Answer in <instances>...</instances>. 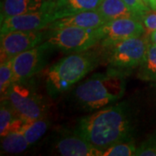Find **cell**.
<instances>
[{
  "mask_svg": "<svg viewBox=\"0 0 156 156\" xmlns=\"http://www.w3.org/2000/svg\"><path fill=\"white\" fill-rule=\"evenodd\" d=\"M134 116L128 101L108 105L79 119L75 133L100 149L133 140Z\"/></svg>",
  "mask_w": 156,
  "mask_h": 156,
  "instance_id": "obj_1",
  "label": "cell"
},
{
  "mask_svg": "<svg viewBox=\"0 0 156 156\" xmlns=\"http://www.w3.org/2000/svg\"><path fill=\"white\" fill-rule=\"evenodd\" d=\"M128 76V73L112 68L105 72L95 73L76 88L75 100L88 110L111 105L125 94Z\"/></svg>",
  "mask_w": 156,
  "mask_h": 156,
  "instance_id": "obj_2",
  "label": "cell"
},
{
  "mask_svg": "<svg viewBox=\"0 0 156 156\" xmlns=\"http://www.w3.org/2000/svg\"><path fill=\"white\" fill-rule=\"evenodd\" d=\"M99 56L91 51L71 53L49 69L46 90L51 98H56L77 83L99 63Z\"/></svg>",
  "mask_w": 156,
  "mask_h": 156,
  "instance_id": "obj_3",
  "label": "cell"
},
{
  "mask_svg": "<svg viewBox=\"0 0 156 156\" xmlns=\"http://www.w3.org/2000/svg\"><path fill=\"white\" fill-rule=\"evenodd\" d=\"M8 101L18 115L26 122L45 117L46 102L37 92L32 79L15 82L2 96Z\"/></svg>",
  "mask_w": 156,
  "mask_h": 156,
  "instance_id": "obj_4",
  "label": "cell"
},
{
  "mask_svg": "<svg viewBox=\"0 0 156 156\" xmlns=\"http://www.w3.org/2000/svg\"><path fill=\"white\" fill-rule=\"evenodd\" d=\"M102 38L101 28L84 29L77 27L48 30L45 40L55 50L64 53H76L89 50Z\"/></svg>",
  "mask_w": 156,
  "mask_h": 156,
  "instance_id": "obj_5",
  "label": "cell"
},
{
  "mask_svg": "<svg viewBox=\"0 0 156 156\" xmlns=\"http://www.w3.org/2000/svg\"><path fill=\"white\" fill-rule=\"evenodd\" d=\"M148 43L142 37H132L119 41L103 47L108 68L129 74L131 70L140 67L146 57Z\"/></svg>",
  "mask_w": 156,
  "mask_h": 156,
  "instance_id": "obj_6",
  "label": "cell"
},
{
  "mask_svg": "<svg viewBox=\"0 0 156 156\" xmlns=\"http://www.w3.org/2000/svg\"><path fill=\"white\" fill-rule=\"evenodd\" d=\"M55 49L44 41L42 44L12 58L14 83L28 80L40 72L48 63Z\"/></svg>",
  "mask_w": 156,
  "mask_h": 156,
  "instance_id": "obj_7",
  "label": "cell"
},
{
  "mask_svg": "<svg viewBox=\"0 0 156 156\" xmlns=\"http://www.w3.org/2000/svg\"><path fill=\"white\" fill-rule=\"evenodd\" d=\"M46 32L40 30H14L1 35V62L12 59L17 55L42 44Z\"/></svg>",
  "mask_w": 156,
  "mask_h": 156,
  "instance_id": "obj_8",
  "label": "cell"
},
{
  "mask_svg": "<svg viewBox=\"0 0 156 156\" xmlns=\"http://www.w3.org/2000/svg\"><path fill=\"white\" fill-rule=\"evenodd\" d=\"M52 0L44 10L36 12L6 17L1 20V35L14 30H40L48 28L55 21L51 12Z\"/></svg>",
  "mask_w": 156,
  "mask_h": 156,
  "instance_id": "obj_9",
  "label": "cell"
},
{
  "mask_svg": "<svg viewBox=\"0 0 156 156\" xmlns=\"http://www.w3.org/2000/svg\"><path fill=\"white\" fill-rule=\"evenodd\" d=\"M102 47L113 44L119 41L132 37H139L145 33V26L134 18H120L108 22L101 26Z\"/></svg>",
  "mask_w": 156,
  "mask_h": 156,
  "instance_id": "obj_10",
  "label": "cell"
},
{
  "mask_svg": "<svg viewBox=\"0 0 156 156\" xmlns=\"http://www.w3.org/2000/svg\"><path fill=\"white\" fill-rule=\"evenodd\" d=\"M55 148L60 155L63 156H99L103 154L102 149L92 145L75 132L60 137Z\"/></svg>",
  "mask_w": 156,
  "mask_h": 156,
  "instance_id": "obj_11",
  "label": "cell"
},
{
  "mask_svg": "<svg viewBox=\"0 0 156 156\" xmlns=\"http://www.w3.org/2000/svg\"><path fill=\"white\" fill-rule=\"evenodd\" d=\"M108 22L98 10L83 11L72 16L62 17L52 22L48 26V30L77 27L84 29H97Z\"/></svg>",
  "mask_w": 156,
  "mask_h": 156,
  "instance_id": "obj_12",
  "label": "cell"
},
{
  "mask_svg": "<svg viewBox=\"0 0 156 156\" xmlns=\"http://www.w3.org/2000/svg\"><path fill=\"white\" fill-rule=\"evenodd\" d=\"M101 0H55L51 12L55 21L83 11L97 10Z\"/></svg>",
  "mask_w": 156,
  "mask_h": 156,
  "instance_id": "obj_13",
  "label": "cell"
},
{
  "mask_svg": "<svg viewBox=\"0 0 156 156\" xmlns=\"http://www.w3.org/2000/svg\"><path fill=\"white\" fill-rule=\"evenodd\" d=\"M50 0H2L1 20L6 17L27 14L44 10Z\"/></svg>",
  "mask_w": 156,
  "mask_h": 156,
  "instance_id": "obj_14",
  "label": "cell"
},
{
  "mask_svg": "<svg viewBox=\"0 0 156 156\" xmlns=\"http://www.w3.org/2000/svg\"><path fill=\"white\" fill-rule=\"evenodd\" d=\"M28 122L18 115L8 101L2 98L0 107V134L1 138L10 132L22 130Z\"/></svg>",
  "mask_w": 156,
  "mask_h": 156,
  "instance_id": "obj_15",
  "label": "cell"
},
{
  "mask_svg": "<svg viewBox=\"0 0 156 156\" xmlns=\"http://www.w3.org/2000/svg\"><path fill=\"white\" fill-rule=\"evenodd\" d=\"M97 10L105 17L107 21L120 18L137 19L136 16L123 0H101Z\"/></svg>",
  "mask_w": 156,
  "mask_h": 156,
  "instance_id": "obj_16",
  "label": "cell"
},
{
  "mask_svg": "<svg viewBox=\"0 0 156 156\" xmlns=\"http://www.w3.org/2000/svg\"><path fill=\"white\" fill-rule=\"evenodd\" d=\"M23 130L13 131L2 138L1 148L6 154H21L30 147Z\"/></svg>",
  "mask_w": 156,
  "mask_h": 156,
  "instance_id": "obj_17",
  "label": "cell"
},
{
  "mask_svg": "<svg viewBox=\"0 0 156 156\" xmlns=\"http://www.w3.org/2000/svg\"><path fill=\"white\" fill-rule=\"evenodd\" d=\"M138 77L143 81L156 82V45L148 43L146 57L140 65Z\"/></svg>",
  "mask_w": 156,
  "mask_h": 156,
  "instance_id": "obj_18",
  "label": "cell"
},
{
  "mask_svg": "<svg viewBox=\"0 0 156 156\" xmlns=\"http://www.w3.org/2000/svg\"><path fill=\"white\" fill-rule=\"evenodd\" d=\"M50 122L45 118H40L31 122H28L23 128V132L30 145L37 142L47 132Z\"/></svg>",
  "mask_w": 156,
  "mask_h": 156,
  "instance_id": "obj_19",
  "label": "cell"
},
{
  "mask_svg": "<svg viewBox=\"0 0 156 156\" xmlns=\"http://www.w3.org/2000/svg\"><path fill=\"white\" fill-rule=\"evenodd\" d=\"M136 146L133 140L122 141L103 150L102 156H131L135 155Z\"/></svg>",
  "mask_w": 156,
  "mask_h": 156,
  "instance_id": "obj_20",
  "label": "cell"
},
{
  "mask_svg": "<svg viewBox=\"0 0 156 156\" xmlns=\"http://www.w3.org/2000/svg\"><path fill=\"white\" fill-rule=\"evenodd\" d=\"M14 83V73L12 59L1 62L0 65V92L1 96L5 95L11 85Z\"/></svg>",
  "mask_w": 156,
  "mask_h": 156,
  "instance_id": "obj_21",
  "label": "cell"
},
{
  "mask_svg": "<svg viewBox=\"0 0 156 156\" xmlns=\"http://www.w3.org/2000/svg\"><path fill=\"white\" fill-rule=\"evenodd\" d=\"M136 156H156V131L137 147Z\"/></svg>",
  "mask_w": 156,
  "mask_h": 156,
  "instance_id": "obj_22",
  "label": "cell"
},
{
  "mask_svg": "<svg viewBox=\"0 0 156 156\" xmlns=\"http://www.w3.org/2000/svg\"><path fill=\"white\" fill-rule=\"evenodd\" d=\"M128 7L133 11L138 20H141L146 14L150 11V7L146 5L143 0H123Z\"/></svg>",
  "mask_w": 156,
  "mask_h": 156,
  "instance_id": "obj_23",
  "label": "cell"
},
{
  "mask_svg": "<svg viewBox=\"0 0 156 156\" xmlns=\"http://www.w3.org/2000/svg\"><path fill=\"white\" fill-rule=\"evenodd\" d=\"M142 22L146 28L150 31L156 30V12L151 13L148 11L142 18Z\"/></svg>",
  "mask_w": 156,
  "mask_h": 156,
  "instance_id": "obj_24",
  "label": "cell"
},
{
  "mask_svg": "<svg viewBox=\"0 0 156 156\" xmlns=\"http://www.w3.org/2000/svg\"><path fill=\"white\" fill-rule=\"evenodd\" d=\"M149 43L156 45V30H152L149 34Z\"/></svg>",
  "mask_w": 156,
  "mask_h": 156,
  "instance_id": "obj_25",
  "label": "cell"
},
{
  "mask_svg": "<svg viewBox=\"0 0 156 156\" xmlns=\"http://www.w3.org/2000/svg\"><path fill=\"white\" fill-rule=\"evenodd\" d=\"M150 8L156 11V0H150Z\"/></svg>",
  "mask_w": 156,
  "mask_h": 156,
  "instance_id": "obj_26",
  "label": "cell"
},
{
  "mask_svg": "<svg viewBox=\"0 0 156 156\" xmlns=\"http://www.w3.org/2000/svg\"><path fill=\"white\" fill-rule=\"evenodd\" d=\"M143 1H144V3L147 5L148 6V7H150V0H143Z\"/></svg>",
  "mask_w": 156,
  "mask_h": 156,
  "instance_id": "obj_27",
  "label": "cell"
},
{
  "mask_svg": "<svg viewBox=\"0 0 156 156\" xmlns=\"http://www.w3.org/2000/svg\"><path fill=\"white\" fill-rule=\"evenodd\" d=\"M52 1H55V0H52Z\"/></svg>",
  "mask_w": 156,
  "mask_h": 156,
  "instance_id": "obj_28",
  "label": "cell"
}]
</instances>
